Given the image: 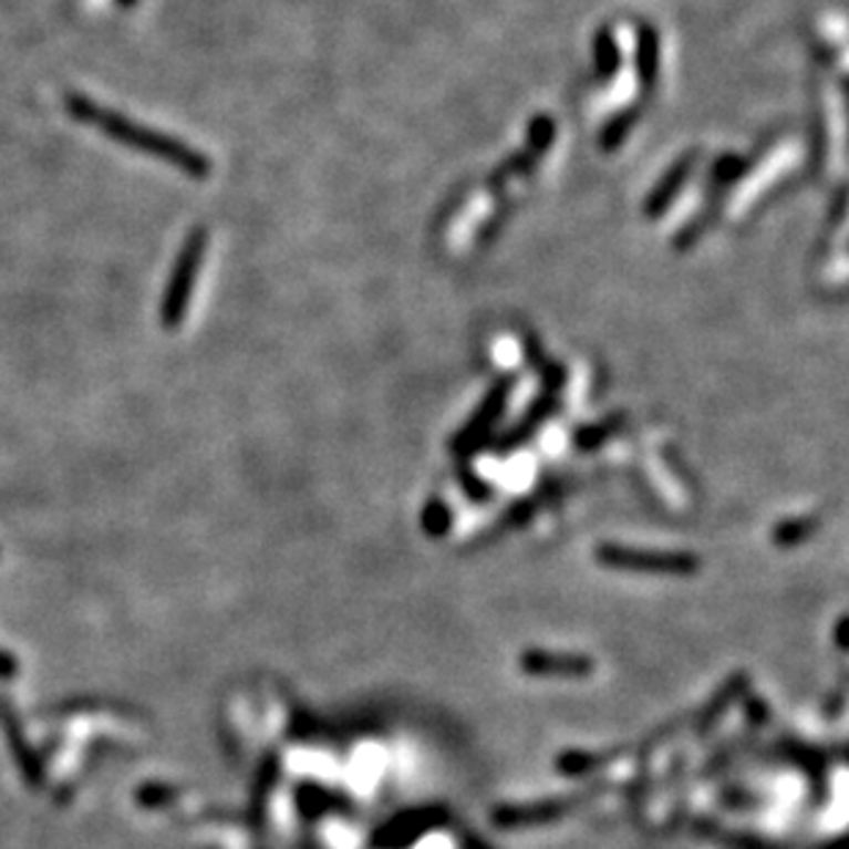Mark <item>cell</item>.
Masks as SVG:
<instances>
[{"label":"cell","instance_id":"2","mask_svg":"<svg viewBox=\"0 0 849 849\" xmlns=\"http://www.w3.org/2000/svg\"><path fill=\"white\" fill-rule=\"evenodd\" d=\"M204 250H207V234L201 229L193 231L187 237L185 248H182L179 259H176L174 272H170L168 289H165L163 298V324L165 328H176V324L185 319L187 303L193 298V289H196L198 270H201Z\"/></svg>","mask_w":849,"mask_h":849},{"label":"cell","instance_id":"5","mask_svg":"<svg viewBox=\"0 0 849 849\" xmlns=\"http://www.w3.org/2000/svg\"><path fill=\"white\" fill-rule=\"evenodd\" d=\"M509 391H511L509 380H504V383H498V385L493 387V391H489V396L484 398L482 410H478V415H476V418H473V424L463 432V441L465 443H473V441H478V437L487 435L489 426H493L495 421H498L500 410H504L506 398H509Z\"/></svg>","mask_w":849,"mask_h":849},{"label":"cell","instance_id":"7","mask_svg":"<svg viewBox=\"0 0 849 849\" xmlns=\"http://www.w3.org/2000/svg\"><path fill=\"white\" fill-rule=\"evenodd\" d=\"M522 665H526L528 671H534V674H552V671H563V674H580V671H589V663H586V660L563 658V660H556V663H550V660H547V654H528L526 663Z\"/></svg>","mask_w":849,"mask_h":849},{"label":"cell","instance_id":"6","mask_svg":"<svg viewBox=\"0 0 849 849\" xmlns=\"http://www.w3.org/2000/svg\"><path fill=\"white\" fill-rule=\"evenodd\" d=\"M658 31L649 25L641 28V42H638V72H641L643 89H652L658 77Z\"/></svg>","mask_w":849,"mask_h":849},{"label":"cell","instance_id":"9","mask_svg":"<svg viewBox=\"0 0 849 849\" xmlns=\"http://www.w3.org/2000/svg\"><path fill=\"white\" fill-rule=\"evenodd\" d=\"M635 116H638L635 111H627L613 118V122H608L605 133H602V146H605V149H617L621 141H624L627 130H630L632 122H635Z\"/></svg>","mask_w":849,"mask_h":849},{"label":"cell","instance_id":"4","mask_svg":"<svg viewBox=\"0 0 849 849\" xmlns=\"http://www.w3.org/2000/svg\"><path fill=\"white\" fill-rule=\"evenodd\" d=\"M693 155H685L680 159V163L674 165V168L669 170V174L660 179V185L654 187V193L649 196V204H646V215H660L665 207H669L671 201H674L676 193L682 190V185H685L687 174H691L693 168Z\"/></svg>","mask_w":849,"mask_h":849},{"label":"cell","instance_id":"3","mask_svg":"<svg viewBox=\"0 0 849 849\" xmlns=\"http://www.w3.org/2000/svg\"><path fill=\"white\" fill-rule=\"evenodd\" d=\"M600 556L613 567L643 569V572H693L695 567L691 556H669V552H635L608 547V550H600Z\"/></svg>","mask_w":849,"mask_h":849},{"label":"cell","instance_id":"8","mask_svg":"<svg viewBox=\"0 0 849 849\" xmlns=\"http://www.w3.org/2000/svg\"><path fill=\"white\" fill-rule=\"evenodd\" d=\"M594 53H597V72H600V77H611L619 66V48L617 42H613V33L608 31V28H602V31L597 33Z\"/></svg>","mask_w":849,"mask_h":849},{"label":"cell","instance_id":"1","mask_svg":"<svg viewBox=\"0 0 849 849\" xmlns=\"http://www.w3.org/2000/svg\"><path fill=\"white\" fill-rule=\"evenodd\" d=\"M70 105L77 118L100 127L102 133L111 135L113 141H118V144H127L133 146V149L146 152V155H155L159 159H165V163H174L176 168L196 176V179H204V176L209 174V159L198 155V152L190 149V146L179 144V141L165 138V135L138 127V124H133L130 118L116 116V113L111 111H102V107L91 105L89 100H83V96H72Z\"/></svg>","mask_w":849,"mask_h":849}]
</instances>
